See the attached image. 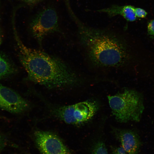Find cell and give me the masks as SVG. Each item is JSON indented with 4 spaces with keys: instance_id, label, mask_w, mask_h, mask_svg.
<instances>
[{
    "instance_id": "cell-1",
    "label": "cell",
    "mask_w": 154,
    "mask_h": 154,
    "mask_svg": "<svg viewBox=\"0 0 154 154\" xmlns=\"http://www.w3.org/2000/svg\"><path fill=\"white\" fill-rule=\"evenodd\" d=\"M77 24L79 39L92 69L128 71L133 58L127 36L90 27L78 20Z\"/></svg>"
},
{
    "instance_id": "cell-2",
    "label": "cell",
    "mask_w": 154,
    "mask_h": 154,
    "mask_svg": "<svg viewBox=\"0 0 154 154\" xmlns=\"http://www.w3.org/2000/svg\"><path fill=\"white\" fill-rule=\"evenodd\" d=\"M20 61L32 81L49 88L73 85L80 80L76 74L61 60L45 52L29 48L13 30Z\"/></svg>"
},
{
    "instance_id": "cell-3",
    "label": "cell",
    "mask_w": 154,
    "mask_h": 154,
    "mask_svg": "<svg viewBox=\"0 0 154 154\" xmlns=\"http://www.w3.org/2000/svg\"><path fill=\"white\" fill-rule=\"evenodd\" d=\"M112 112L121 123L140 121L144 109L141 94L133 90L125 89L121 92L108 96Z\"/></svg>"
},
{
    "instance_id": "cell-4",
    "label": "cell",
    "mask_w": 154,
    "mask_h": 154,
    "mask_svg": "<svg viewBox=\"0 0 154 154\" xmlns=\"http://www.w3.org/2000/svg\"><path fill=\"white\" fill-rule=\"evenodd\" d=\"M58 17L53 8L46 7L38 13L30 23L33 36L40 45L48 34L59 31Z\"/></svg>"
},
{
    "instance_id": "cell-5",
    "label": "cell",
    "mask_w": 154,
    "mask_h": 154,
    "mask_svg": "<svg viewBox=\"0 0 154 154\" xmlns=\"http://www.w3.org/2000/svg\"><path fill=\"white\" fill-rule=\"evenodd\" d=\"M98 108L95 102L86 101L60 107L55 114L66 123L76 125L85 123L91 119Z\"/></svg>"
},
{
    "instance_id": "cell-6",
    "label": "cell",
    "mask_w": 154,
    "mask_h": 154,
    "mask_svg": "<svg viewBox=\"0 0 154 154\" xmlns=\"http://www.w3.org/2000/svg\"><path fill=\"white\" fill-rule=\"evenodd\" d=\"M36 143L42 154H70L61 140L55 134L46 131H36Z\"/></svg>"
},
{
    "instance_id": "cell-7",
    "label": "cell",
    "mask_w": 154,
    "mask_h": 154,
    "mask_svg": "<svg viewBox=\"0 0 154 154\" xmlns=\"http://www.w3.org/2000/svg\"><path fill=\"white\" fill-rule=\"evenodd\" d=\"M29 107L28 102L18 93L0 84V109L14 114H20Z\"/></svg>"
},
{
    "instance_id": "cell-8",
    "label": "cell",
    "mask_w": 154,
    "mask_h": 154,
    "mask_svg": "<svg viewBox=\"0 0 154 154\" xmlns=\"http://www.w3.org/2000/svg\"><path fill=\"white\" fill-rule=\"evenodd\" d=\"M114 135L121 146L129 154H138L141 143L137 133L125 129H116Z\"/></svg>"
},
{
    "instance_id": "cell-9",
    "label": "cell",
    "mask_w": 154,
    "mask_h": 154,
    "mask_svg": "<svg viewBox=\"0 0 154 154\" xmlns=\"http://www.w3.org/2000/svg\"><path fill=\"white\" fill-rule=\"evenodd\" d=\"M135 9V7L131 5H114L109 7L98 10V11L106 13L111 17L120 15L127 21L133 22L137 19Z\"/></svg>"
},
{
    "instance_id": "cell-10",
    "label": "cell",
    "mask_w": 154,
    "mask_h": 154,
    "mask_svg": "<svg viewBox=\"0 0 154 154\" xmlns=\"http://www.w3.org/2000/svg\"><path fill=\"white\" fill-rule=\"evenodd\" d=\"M15 71V69L11 63L0 54V80L11 75Z\"/></svg>"
},
{
    "instance_id": "cell-11",
    "label": "cell",
    "mask_w": 154,
    "mask_h": 154,
    "mask_svg": "<svg viewBox=\"0 0 154 154\" xmlns=\"http://www.w3.org/2000/svg\"><path fill=\"white\" fill-rule=\"evenodd\" d=\"M90 154H108L104 143L102 140H98L93 144Z\"/></svg>"
},
{
    "instance_id": "cell-12",
    "label": "cell",
    "mask_w": 154,
    "mask_h": 154,
    "mask_svg": "<svg viewBox=\"0 0 154 154\" xmlns=\"http://www.w3.org/2000/svg\"><path fill=\"white\" fill-rule=\"evenodd\" d=\"M147 28L148 35L151 39L154 40V19L148 22Z\"/></svg>"
},
{
    "instance_id": "cell-13",
    "label": "cell",
    "mask_w": 154,
    "mask_h": 154,
    "mask_svg": "<svg viewBox=\"0 0 154 154\" xmlns=\"http://www.w3.org/2000/svg\"><path fill=\"white\" fill-rule=\"evenodd\" d=\"M135 13L136 17L140 18L145 17L147 14L144 10L140 8H135Z\"/></svg>"
},
{
    "instance_id": "cell-14",
    "label": "cell",
    "mask_w": 154,
    "mask_h": 154,
    "mask_svg": "<svg viewBox=\"0 0 154 154\" xmlns=\"http://www.w3.org/2000/svg\"><path fill=\"white\" fill-rule=\"evenodd\" d=\"M8 140L5 136L0 133V152L7 145Z\"/></svg>"
},
{
    "instance_id": "cell-15",
    "label": "cell",
    "mask_w": 154,
    "mask_h": 154,
    "mask_svg": "<svg viewBox=\"0 0 154 154\" xmlns=\"http://www.w3.org/2000/svg\"><path fill=\"white\" fill-rule=\"evenodd\" d=\"M112 148L118 154H127V152L121 146L120 147Z\"/></svg>"
},
{
    "instance_id": "cell-16",
    "label": "cell",
    "mask_w": 154,
    "mask_h": 154,
    "mask_svg": "<svg viewBox=\"0 0 154 154\" xmlns=\"http://www.w3.org/2000/svg\"><path fill=\"white\" fill-rule=\"evenodd\" d=\"M25 3L31 5H35L42 0H21Z\"/></svg>"
},
{
    "instance_id": "cell-17",
    "label": "cell",
    "mask_w": 154,
    "mask_h": 154,
    "mask_svg": "<svg viewBox=\"0 0 154 154\" xmlns=\"http://www.w3.org/2000/svg\"><path fill=\"white\" fill-rule=\"evenodd\" d=\"M1 37V31L0 27V46L1 45L2 42V38Z\"/></svg>"
},
{
    "instance_id": "cell-18",
    "label": "cell",
    "mask_w": 154,
    "mask_h": 154,
    "mask_svg": "<svg viewBox=\"0 0 154 154\" xmlns=\"http://www.w3.org/2000/svg\"><path fill=\"white\" fill-rule=\"evenodd\" d=\"M112 148V151L110 154H118L115 151L113 148Z\"/></svg>"
},
{
    "instance_id": "cell-19",
    "label": "cell",
    "mask_w": 154,
    "mask_h": 154,
    "mask_svg": "<svg viewBox=\"0 0 154 154\" xmlns=\"http://www.w3.org/2000/svg\"><path fill=\"white\" fill-rule=\"evenodd\" d=\"M1 16L0 15V23L1 21Z\"/></svg>"
},
{
    "instance_id": "cell-20",
    "label": "cell",
    "mask_w": 154,
    "mask_h": 154,
    "mask_svg": "<svg viewBox=\"0 0 154 154\" xmlns=\"http://www.w3.org/2000/svg\"><path fill=\"white\" fill-rule=\"evenodd\" d=\"M1 0H0V5L1 4Z\"/></svg>"
},
{
    "instance_id": "cell-21",
    "label": "cell",
    "mask_w": 154,
    "mask_h": 154,
    "mask_svg": "<svg viewBox=\"0 0 154 154\" xmlns=\"http://www.w3.org/2000/svg\"><path fill=\"white\" fill-rule=\"evenodd\" d=\"M1 116L0 115V118H1Z\"/></svg>"
}]
</instances>
